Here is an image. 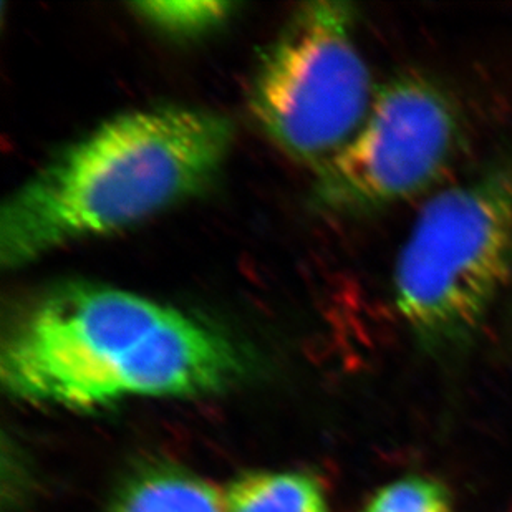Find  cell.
Returning <instances> with one entry per match:
<instances>
[{"instance_id": "5b68a950", "label": "cell", "mask_w": 512, "mask_h": 512, "mask_svg": "<svg viewBox=\"0 0 512 512\" xmlns=\"http://www.w3.org/2000/svg\"><path fill=\"white\" fill-rule=\"evenodd\" d=\"M464 146V118L445 83L406 70L377 88L352 140L315 170L314 199L334 214L390 208L428 193Z\"/></svg>"}, {"instance_id": "9c48e42d", "label": "cell", "mask_w": 512, "mask_h": 512, "mask_svg": "<svg viewBox=\"0 0 512 512\" xmlns=\"http://www.w3.org/2000/svg\"><path fill=\"white\" fill-rule=\"evenodd\" d=\"M362 512H456L450 489L438 479L406 476L378 489Z\"/></svg>"}, {"instance_id": "3957f363", "label": "cell", "mask_w": 512, "mask_h": 512, "mask_svg": "<svg viewBox=\"0 0 512 512\" xmlns=\"http://www.w3.org/2000/svg\"><path fill=\"white\" fill-rule=\"evenodd\" d=\"M512 277V150L431 196L393 271L398 314L423 350L468 347Z\"/></svg>"}, {"instance_id": "ba28073f", "label": "cell", "mask_w": 512, "mask_h": 512, "mask_svg": "<svg viewBox=\"0 0 512 512\" xmlns=\"http://www.w3.org/2000/svg\"><path fill=\"white\" fill-rule=\"evenodd\" d=\"M135 14L156 29L176 37H198L229 19L236 4L211 0H173V2H136Z\"/></svg>"}, {"instance_id": "6da1fadb", "label": "cell", "mask_w": 512, "mask_h": 512, "mask_svg": "<svg viewBox=\"0 0 512 512\" xmlns=\"http://www.w3.org/2000/svg\"><path fill=\"white\" fill-rule=\"evenodd\" d=\"M242 372L241 352L213 325L93 282H65L30 300L0 353L12 397L68 410L126 398L204 397Z\"/></svg>"}, {"instance_id": "52a82bcc", "label": "cell", "mask_w": 512, "mask_h": 512, "mask_svg": "<svg viewBox=\"0 0 512 512\" xmlns=\"http://www.w3.org/2000/svg\"><path fill=\"white\" fill-rule=\"evenodd\" d=\"M226 512H332L319 481L297 471H256L224 489Z\"/></svg>"}, {"instance_id": "7a4b0ae2", "label": "cell", "mask_w": 512, "mask_h": 512, "mask_svg": "<svg viewBox=\"0 0 512 512\" xmlns=\"http://www.w3.org/2000/svg\"><path fill=\"white\" fill-rule=\"evenodd\" d=\"M234 125L198 107L108 118L58 151L0 209V266L17 271L73 242L112 236L203 193L231 153Z\"/></svg>"}, {"instance_id": "277c9868", "label": "cell", "mask_w": 512, "mask_h": 512, "mask_svg": "<svg viewBox=\"0 0 512 512\" xmlns=\"http://www.w3.org/2000/svg\"><path fill=\"white\" fill-rule=\"evenodd\" d=\"M377 90L348 2L297 7L257 62L249 108L269 140L319 170L357 133Z\"/></svg>"}, {"instance_id": "8992f818", "label": "cell", "mask_w": 512, "mask_h": 512, "mask_svg": "<svg viewBox=\"0 0 512 512\" xmlns=\"http://www.w3.org/2000/svg\"><path fill=\"white\" fill-rule=\"evenodd\" d=\"M110 512H226L224 491L181 469H151L131 479Z\"/></svg>"}]
</instances>
